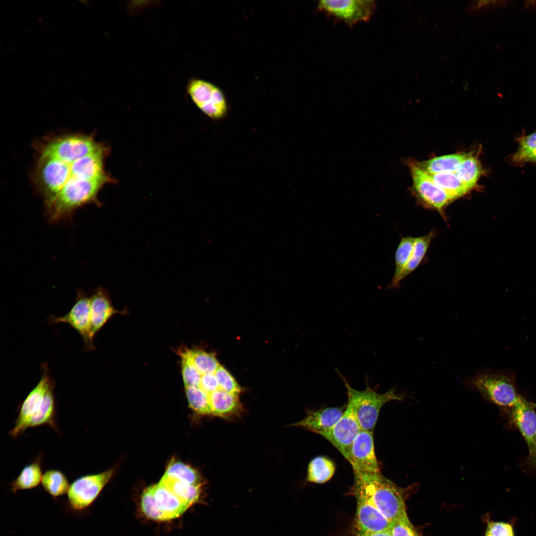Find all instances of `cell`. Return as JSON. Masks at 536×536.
<instances>
[{
	"mask_svg": "<svg viewBox=\"0 0 536 536\" xmlns=\"http://www.w3.org/2000/svg\"><path fill=\"white\" fill-rule=\"evenodd\" d=\"M48 321L52 324H67L82 338L84 350L89 352L95 349L91 329L90 297L84 291H77L75 303L67 313L60 317L50 316Z\"/></svg>",
	"mask_w": 536,
	"mask_h": 536,
	"instance_id": "8",
	"label": "cell"
},
{
	"mask_svg": "<svg viewBox=\"0 0 536 536\" xmlns=\"http://www.w3.org/2000/svg\"><path fill=\"white\" fill-rule=\"evenodd\" d=\"M518 141L519 147L510 158L512 163H536V132L520 137Z\"/></svg>",
	"mask_w": 536,
	"mask_h": 536,
	"instance_id": "29",
	"label": "cell"
},
{
	"mask_svg": "<svg viewBox=\"0 0 536 536\" xmlns=\"http://www.w3.org/2000/svg\"><path fill=\"white\" fill-rule=\"evenodd\" d=\"M469 153L464 152L445 155L414 164L429 174L456 172L462 162Z\"/></svg>",
	"mask_w": 536,
	"mask_h": 536,
	"instance_id": "20",
	"label": "cell"
},
{
	"mask_svg": "<svg viewBox=\"0 0 536 536\" xmlns=\"http://www.w3.org/2000/svg\"><path fill=\"white\" fill-rule=\"evenodd\" d=\"M154 496L166 521L180 516L190 507L160 482L154 485Z\"/></svg>",
	"mask_w": 536,
	"mask_h": 536,
	"instance_id": "17",
	"label": "cell"
},
{
	"mask_svg": "<svg viewBox=\"0 0 536 536\" xmlns=\"http://www.w3.org/2000/svg\"><path fill=\"white\" fill-rule=\"evenodd\" d=\"M187 92L196 106L212 119H220L228 112V103L222 90L211 82L199 78L190 79Z\"/></svg>",
	"mask_w": 536,
	"mask_h": 536,
	"instance_id": "7",
	"label": "cell"
},
{
	"mask_svg": "<svg viewBox=\"0 0 536 536\" xmlns=\"http://www.w3.org/2000/svg\"><path fill=\"white\" fill-rule=\"evenodd\" d=\"M41 377L18 407L14 427L8 434L12 438L21 435L28 428L47 425L57 434L56 402L54 394L56 383L51 377L48 364H41Z\"/></svg>",
	"mask_w": 536,
	"mask_h": 536,
	"instance_id": "2",
	"label": "cell"
},
{
	"mask_svg": "<svg viewBox=\"0 0 536 536\" xmlns=\"http://www.w3.org/2000/svg\"><path fill=\"white\" fill-rule=\"evenodd\" d=\"M345 408L343 406L309 410L303 419L291 426L303 428L322 436L340 419Z\"/></svg>",
	"mask_w": 536,
	"mask_h": 536,
	"instance_id": "15",
	"label": "cell"
},
{
	"mask_svg": "<svg viewBox=\"0 0 536 536\" xmlns=\"http://www.w3.org/2000/svg\"><path fill=\"white\" fill-rule=\"evenodd\" d=\"M192 485H201V477L197 471L179 461L172 460L164 474Z\"/></svg>",
	"mask_w": 536,
	"mask_h": 536,
	"instance_id": "30",
	"label": "cell"
},
{
	"mask_svg": "<svg viewBox=\"0 0 536 536\" xmlns=\"http://www.w3.org/2000/svg\"><path fill=\"white\" fill-rule=\"evenodd\" d=\"M352 493L366 497L391 522L406 510L405 489L378 473H353Z\"/></svg>",
	"mask_w": 536,
	"mask_h": 536,
	"instance_id": "3",
	"label": "cell"
},
{
	"mask_svg": "<svg viewBox=\"0 0 536 536\" xmlns=\"http://www.w3.org/2000/svg\"><path fill=\"white\" fill-rule=\"evenodd\" d=\"M214 374L218 383L219 389L237 395L242 392L241 387L224 367L220 365Z\"/></svg>",
	"mask_w": 536,
	"mask_h": 536,
	"instance_id": "34",
	"label": "cell"
},
{
	"mask_svg": "<svg viewBox=\"0 0 536 536\" xmlns=\"http://www.w3.org/2000/svg\"><path fill=\"white\" fill-rule=\"evenodd\" d=\"M413 188L417 198L426 206L442 214L444 209L455 200L438 186L429 174L414 163L410 165Z\"/></svg>",
	"mask_w": 536,
	"mask_h": 536,
	"instance_id": "10",
	"label": "cell"
},
{
	"mask_svg": "<svg viewBox=\"0 0 536 536\" xmlns=\"http://www.w3.org/2000/svg\"><path fill=\"white\" fill-rule=\"evenodd\" d=\"M189 406L198 413L211 415L209 395L199 387L185 388Z\"/></svg>",
	"mask_w": 536,
	"mask_h": 536,
	"instance_id": "31",
	"label": "cell"
},
{
	"mask_svg": "<svg viewBox=\"0 0 536 536\" xmlns=\"http://www.w3.org/2000/svg\"><path fill=\"white\" fill-rule=\"evenodd\" d=\"M482 171L476 155L473 152H470L455 173L461 181L471 190L476 186Z\"/></svg>",
	"mask_w": 536,
	"mask_h": 536,
	"instance_id": "26",
	"label": "cell"
},
{
	"mask_svg": "<svg viewBox=\"0 0 536 536\" xmlns=\"http://www.w3.org/2000/svg\"><path fill=\"white\" fill-rule=\"evenodd\" d=\"M114 470L91 473L78 477L70 484L65 504L68 512L75 515H83L96 500L109 482Z\"/></svg>",
	"mask_w": 536,
	"mask_h": 536,
	"instance_id": "6",
	"label": "cell"
},
{
	"mask_svg": "<svg viewBox=\"0 0 536 536\" xmlns=\"http://www.w3.org/2000/svg\"><path fill=\"white\" fill-rule=\"evenodd\" d=\"M124 314L114 308L108 291L102 287L97 288L90 296V323L94 337L112 317Z\"/></svg>",
	"mask_w": 536,
	"mask_h": 536,
	"instance_id": "16",
	"label": "cell"
},
{
	"mask_svg": "<svg viewBox=\"0 0 536 536\" xmlns=\"http://www.w3.org/2000/svg\"><path fill=\"white\" fill-rule=\"evenodd\" d=\"M529 460L532 466L536 468V448L534 454L532 457L529 458Z\"/></svg>",
	"mask_w": 536,
	"mask_h": 536,
	"instance_id": "39",
	"label": "cell"
},
{
	"mask_svg": "<svg viewBox=\"0 0 536 536\" xmlns=\"http://www.w3.org/2000/svg\"><path fill=\"white\" fill-rule=\"evenodd\" d=\"M428 174L438 186L455 199L465 195L471 190L461 181L455 172Z\"/></svg>",
	"mask_w": 536,
	"mask_h": 536,
	"instance_id": "27",
	"label": "cell"
},
{
	"mask_svg": "<svg viewBox=\"0 0 536 536\" xmlns=\"http://www.w3.org/2000/svg\"><path fill=\"white\" fill-rule=\"evenodd\" d=\"M356 502L354 532L376 533L389 530L391 522L364 496L352 493Z\"/></svg>",
	"mask_w": 536,
	"mask_h": 536,
	"instance_id": "13",
	"label": "cell"
},
{
	"mask_svg": "<svg viewBox=\"0 0 536 536\" xmlns=\"http://www.w3.org/2000/svg\"><path fill=\"white\" fill-rule=\"evenodd\" d=\"M335 470L333 461L326 457L317 456L308 465L306 480L312 483L323 484L332 478Z\"/></svg>",
	"mask_w": 536,
	"mask_h": 536,
	"instance_id": "22",
	"label": "cell"
},
{
	"mask_svg": "<svg viewBox=\"0 0 536 536\" xmlns=\"http://www.w3.org/2000/svg\"><path fill=\"white\" fill-rule=\"evenodd\" d=\"M179 353L185 356L201 375L215 373L220 366L213 354L201 350L185 348Z\"/></svg>",
	"mask_w": 536,
	"mask_h": 536,
	"instance_id": "24",
	"label": "cell"
},
{
	"mask_svg": "<svg viewBox=\"0 0 536 536\" xmlns=\"http://www.w3.org/2000/svg\"><path fill=\"white\" fill-rule=\"evenodd\" d=\"M389 531L391 536H420L405 510L391 522Z\"/></svg>",
	"mask_w": 536,
	"mask_h": 536,
	"instance_id": "33",
	"label": "cell"
},
{
	"mask_svg": "<svg viewBox=\"0 0 536 536\" xmlns=\"http://www.w3.org/2000/svg\"><path fill=\"white\" fill-rule=\"evenodd\" d=\"M42 456V453L39 454L31 463L25 466L19 475L9 484L12 493L35 488L41 483L43 475L41 465Z\"/></svg>",
	"mask_w": 536,
	"mask_h": 536,
	"instance_id": "19",
	"label": "cell"
},
{
	"mask_svg": "<svg viewBox=\"0 0 536 536\" xmlns=\"http://www.w3.org/2000/svg\"><path fill=\"white\" fill-rule=\"evenodd\" d=\"M415 237L402 238L398 244L395 256V269L389 288L397 287V280L408 263L415 241Z\"/></svg>",
	"mask_w": 536,
	"mask_h": 536,
	"instance_id": "28",
	"label": "cell"
},
{
	"mask_svg": "<svg viewBox=\"0 0 536 536\" xmlns=\"http://www.w3.org/2000/svg\"><path fill=\"white\" fill-rule=\"evenodd\" d=\"M354 536H391L389 530L376 533L354 532Z\"/></svg>",
	"mask_w": 536,
	"mask_h": 536,
	"instance_id": "38",
	"label": "cell"
},
{
	"mask_svg": "<svg viewBox=\"0 0 536 536\" xmlns=\"http://www.w3.org/2000/svg\"><path fill=\"white\" fill-rule=\"evenodd\" d=\"M532 403L533 405L534 406V407H535V408H536V403Z\"/></svg>",
	"mask_w": 536,
	"mask_h": 536,
	"instance_id": "40",
	"label": "cell"
},
{
	"mask_svg": "<svg viewBox=\"0 0 536 536\" xmlns=\"http://www.w3.org/2000/svg\"><path fill=\"white\" fill-rule=\"evenodd\" d=\"M347 391V403L350 405L362 430L373 432L381 408L392 401H401L402 395L392 389L383 394L377 393L367 383L363 390L352 388L343 375L336 369Z\"/></svg>",
	"mask_w": 536,
	"mask_h": 536,
	"instance_id": "4",
	"label": "cell"
},
{
	"mask_svg": "<svg viewBox=\"0 0 536 536\" xmlns=\"http://www.w3.org/2000/svg\"><path fill=\"white\" fill-rule=\"evenodd\" d=\"M465 385L477 390L485 399L500 406L512 407L522 397L516 390L513 377L504 373L480 372L469 377Z\"/></svg>",
	"mask_w": 536,
	"mask_h": 536,
	"instance_id": "5",
	"label": "cell"
},
{
	"mask_svg": "<svg viewBox=\"0 0 536 536\" xmlns=\"http://www.w3.org/2000/svg\"><path fill=\"white\" fill-rule=\"evenodd\" d=\"M317 7L351 26L369 20L376 9V4L375 1L371 0H324L318 2Z\"/></svg>",
	"mask_w": 536,
	"mask_h": 536,
	"instance_id": "9",
	"label": "cell"
},
{
	"mask_svg": "<svg viewBox=\"0 0 536 536\" xmlns=\"http://www.w3.org/2000/svg\"><path fill=\"white\" fill-rule=\"evenodd\" d=\"M140 505L143 514L147 517L155 521H166L164 515L156 504L154 496V485L143 491Z\"/></svg>",
	"mask_w": 536,
	"mask_h": 536,
	"instance_id": "32",
	"label": "cell"
},
{
	"mask_svg": "<svg viewBox=\"0 0 536 536\" xmlns=\"http://www.w3.org/2000/svg\"><path fill=\"white\" fill-rule=\"evenodd\" d=\"M361 430L353 411L347 403L340 419L322 437L348 461L352 444Z\"/></svg>",
	"mask_w": 536,
	"mask_h": 536,
	"instance_id": "11",
	"label": "cell"
},
{
	"mask_svg": "<svg viewBox=\"0 0 536 536\" xmlns=\"http://www.w3.org/2000/svg\"><path fill=\"white\" fill-rule=\"evenodd\" d=\"M434 235V232L431 231L426 235L415 238L413 249L409 260L397 280V287L400 285L401 281L413 271L420 265L427 253Z\"/></svg>",
	"mask_w": 536,
	"mask_h": 536,
	"instance_id": "25",
	"label": "cell"
},
{
	"mask_svg": "<svg viewBox=\"0 0 536 536\" xmlns=\"http://www.w3.org/2000/svg\"><path fill=\"white\" fill-rule=\"evenodd\" d=\"M238 396L220 389L209 394L212 415L229 418L240 415L243 408Z\"/></svg>",
	"mask_w": 536,
	"mask_h": 536,
	"instance_id": "18",
	"label": "cell"
},
{
	"mask_svg": "<svg viewBox=\"0 0 536 536\" xmlns=\"http://www.w3.org/2000/svg\"><path fill=\"white\" fill-rule=\"evenodd\" d=\"M160 482L190 506L199 501L201 485L190 484L165 474Z\"/></svg>",
	"mask_w": 536,
	"mask_h": 536,
	"instance_id": "21",
	"label": "cell"
},
{
	"mask_svg": "<svg viewBox=\"0 0 536 536\" xmlns=\"http://www.w3.org/2000/svg\"><path fill=\"white\" fill-rule=\"evenodd\" d=\"M513 422L520 431L528 445L529 458L535 453L536 448V412L531 402L523 397L511 407Z\"/></svg>",
	"mask_w": 536,
	"mask_h": 536,
	"instance_id": "14",
	"label": "cell"
},
{
	"mask_svg": "<svg viewBox=\"0 0 536 536\" xmlns=\"http://www.w3.org/2000/svg\"><path fill=\"white\" fill-rule=\"evenodd\" d=\"M41 485L44 490L55 500L67 493L70 486L66 475L56 469H48L44 472Z\"/></svg>",
	"mask_w": 536,
	"mask_h": 536,
	"instance_id": "23",
	"label": "cell"
},
{
	"mask_svg": "<svg viewBox=\"0 0 536 536\" xmlns=\"http://www.w3.org/2000/svg\"><path fill=\"white\" fill-rule=\"evenodd\" d=\"M199 388L208 395L219 389L218 383L214 373L202 374Z\"/></svg>",
	"mask_w": 536,
	"mask_h": 536,
	"instance_id": "37",
	"label": "cell"
},
{
	"mask_svg": "<svg viewBox=\"0 0 536 536\" xmlns=\"http://www.w3.org/2000/svg\"><path fill=\"white\" fill-rule=\"evenodd\" d=\"M33 148L31 180L48 222L70 221L78 208L101 205L99 193L114 180L105 167L109 147L94 134L51 133L37 139Z\"/></svg>",
	"mask_w": 536,
	"mask_h": 536,
	"instance_id": "1",
	"label": "cell"
},
{
	"mask_svg": "<svg viewBox=\"0 0 536 536\" xmlns=\"http://www.w3.org/2000/svg\"><path fill=\"white\" fill-rule=\"evenodd\" d=\"M353 473L381 472L375 455L373 432L361 430L354 440L347 461Z\"/></svg>",
	"mask_w": 536,
	"mask_h": 536,
	"instance_id": "12",
	"label": "cell"
},
{
	"mask_svg": "<svg viewBox=\"0 0 536 536\" xmlns=\"http://www.w3.org/2000/svg\"><path fill=\"white\" fill-rule=\"evenodd\" d=\"M180 356L183 380L185 388L199 387L201 374L185 356Z\"/></svg>",
	"mask_w": 536,
	"mask_h": 536,
	"instance_id": "35",
	"label": "cell"
},
{
	"mask_svg": "<svg viewBox=\"0 0 536 536\" xmlns=\"http://www.w3.org/2000/svg\"><path fill=\"white\" fill-rule=\"evenodd\" d=\"M484 536H516L513 521L488 520Z\"/></svg>",
	"mask_w": 536,
	"mask_h": 536,
	"instance_id": "36",
	"label": "cell"
}]
</instances>
